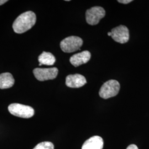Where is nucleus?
<instances>
[{"label":"nucleus","instance_id":"nucleus-11","mask_svg":"<svg viewBox=\"0 0 149 149\" xmlns=\"http://www.w3.org/2000/svg\"><path fill=\"white\" fill-rule=\"evenodd\" d=\"M15 84V80L9 72L2 73L0 74V88L6 89L12 87Z\"/></svg>","mask_w":149,"mask_h":149},{"label":"nucleus","instance_id":"nucleus-9","mask_svg":"<svg viewBox=\"0 0 149 149\" xmlns=\"http://www.w3.org/2000/svg\"><path fill=\"white\" fill-rule=\"evenodd\" d=\"M90 59V53L86 50L72 56L70 59V61L74 67H78L82 64L87 63Z\"/></svg>","mask_w":149,"mask_h":149},{"label":"nucleus","instance_id":"nucleus-15","mask_svg":"<svg viewBox=\"0 0 149 149\" xmlns=\"http://www.w3.org/2000/svg\"><path fill=\"white\" fill-rule=\"evenodd\" d=\"M127 149H139L137 147L136 145H134V144H132L130 145H129Z\"/></svg>","mask_w":149,"mask_h":149},{"label":"nucleus","instance_id":"nucleus-14","mask_svg":"<svg viewBox=\"0 0 149 149\" xmlns=\"http://www.w3.org/2000/svg\"><path fill=\"white\" fill-rule=\"evenodd\" d=\"M132 1H133L132 0H119V1H118V2H119L120 3H123V4H128Z\"/></svg>","mask_w":149,"mask_h":149},{"label":"nucleus","instance_id":"nucleus-17","mask_svg":"<svg viewBox=\"0 0 149 149\" xmlns=\"http://www.w3.org/2000/svg\"><path fill=\"white\" fill-rule=\"evenodd\" d=\"M108 36L111 37V32H108Z\"/></svg>","mask_w":149,"mask_h":149},{"label":"nucleus","instance_id":"nucleus-13","mask_svg":"<svg viewBox=\"0 0 149 149\" xmlns=\"http://www.w3.org/2000/svg\"><path fill=\"white\" fill-rule=\"evenodd\" d=\"M33 149H54V146L51 142L44 141L38 144Z\"/></svg>","mask_w":149,"mask_h":149},{"label":"nucleus","instance_id":"nucleus-16","mask_svg":"<svg viewBox=\"0 0 149 149\" xmlns=\"http://www.w3.org/2000/svg\"><path fill=\"white\" fill-rule=\"evenodd\" d=\"M7 0H0V6L5 3L6 2H7Z\"/></svg>","mask_w":149,"mask_h":149},{"label":"nucleus","instance_id":"nucleus-12","mask_svg":"<svg viewBox=\"0 0 149 149\" xmlns=\"http://www.w3.org/2000/svg\"><path fill=\"white\" fill-rule=\"evenodd\" d=\"M39 65H53L55 62V58L53 55L50 53L43 52L40 54L38 58Z\"/></svg>","mask_w":149,"mask_h":149},{"label":"nucleus","instance_id":"nucleus-7","mask_svg":"<svg viewBox=\"0 0 149 149\" xmlns=\"http://www.w3.org/2000/svg\"><path fill=\"white\" fill-rule=\"evenodd\" d=\"M111 37L116 42L124 44L129 39V31L125 26H119L113 28L111 31Z\"/></svg>","mask_w":149,"mask_h":149},{"label":"nucleus","instance_id":"nucleus-4","mask_svg":"<svg viewBox=\"0 0 149 149\" xmlns=\"http://www.w3.org/2000/svg\"><path fill=\"white\" fill-rule=\"evenodd\" d=\"M83 44L81 38L71 36L66 38L60 43V48L65 53H72L80 49Z\"/></svg>","mask_w":149,"mask_h":149},{"label":"nucleus","instance_id":"nucleus-6","mask_svg":"<svg viewBox=\"0 0 149 149\" xmlns=\"http://www.w3.org/2000/svg\"><path fill=\"white\" fill-rule=\"evenodd\" d=\"M33 74L40 81L53 80L58 74V69L56 68H36L33 70Z\"/></svg>","mask_w":149,"mask_h":149},{"label":"nucleus","instance_id":"nucleus-10","mask_svg":"<svg viewBox=\"0 0 149 149\" xmlns=\"http://www.w3.org/2000/svg\"><path fill=\"white\" fill-rule=\"evenodd\" d=\"M103 140L99 136H94L87 140L83 144L82 149H102Z\"/></svg>","mask_w":149,"mask_h":149},{"label":"nucleus","instance_id":"nucleus-2","mask_svg":"<svg viewBox=\"0 0 149 149\" xmlns=\"http://www.w3.org/2000/svg\"><path fill=\"white\" fill-rule=\"evenodd\" d=\"M120 84L117 81L111 80L106 82L99 92L100 97L103 99H108L117 96L120 90Z\"/></svg>","mask_w":149,"mask_h":149},{"label":"nucleus","instance_id":"nucleus-1","mask_svg":"<svg viewBox=\"0 0 149 149\" xmlns=\"http://www.w3.org/2000/svg\"><path fill=\"white\" fill-rule=\"evenodd\" d=\"M36 15L32 11H27L18 16L13 24V29L16 33L27 32L34 26L36 22Z\"/></svg>","mask_w":149,"mask_h":149},{"label":"nucleus","instance_id":"nucleus-3","mask_svg":"<svg viewBox=\"0 0 149 149\" xmlns=\"http://www.w3.org/2000/svg\"><path fill=\"white\" fill-rule=\"evenodd\" d=\"M11 114L23 118H29L34 114V110L31 107L19 103H12L8 107Z\"/></svg>","mask_w":149,"mask_h":149},{"label":"nucleus","instance_id":"nucleus-8","mask_svg":"<svg viewBox=\"0 0 149 149\" xmlns=\"http://www.w3.org/2000/svg\"><path fill=\"white\" fill-rule=\"evenodd\" d=\"M86 82L85 77L80 74H70L66 78V85L71 88H80Z\"/></svg>","mask_w":149,"mask_h":149},{"label":"nucleus","instance_id":"nucleus-5","mask_svg":"<svg viewBox=\"0 0 149 149\" xmlns=\"http://www.w3.org/2000/svg\"><path fill=\"white\" fill-rule=\"evenodd\" d=\"M106 15V12L103 8L99 6H95L87 10L86 12V19L87 23L93 26L97 24L102 18Z\"/></svg>","mask_w":149,"mask_h":149}]
</instances>
